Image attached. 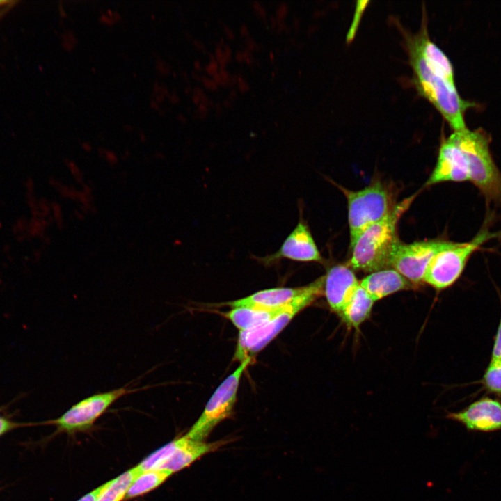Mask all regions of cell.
<instances>
[{
  "mask_svg": "<svg viewBox=\"0 0 501 501\" xmlns=\"http://www.w3.org/2000/svg\"><path fill=\"white\" fill-rule=\"evenodd\" d=\"M416 194L395 204L389 214L367 229L357 239L351 248L349 267L354 270L372 273L390 268L392 253L400 241L397 236V225L408 209Z\"/></svg>",
  "mask_w": 501,
  "mask_h": 501,
  "instance_id": "1",
  "label": "cell"
},
{
  "mask_svg": "<svg viewBox=\"0 0 501 501\" xmlns=\"http://www.w3.org/2000/svg\"><path fill=\"white\" fill-rule=\"evenodd\" d=\"M408 47L417 90L440 113L454 132L466 128L464 113L472 103L463 100L455 84L431 68L414 49Z\"/></svg>",
  "mask_w": 501,
  "mask_h": 501,
  "instance_id": "2",
  "label": "cell"
},
{
  "mask_svg": "<svg viewBox=\"0 0 501 501\" xmlns=\"http://www.w3.org/2000/svg\"><path fill=\"white\" fill-rule=\"evenodd\" d=\"M451 136L466 158L470 182L488 203L501 208V171L493 159L488 135L481 129L466 128Z\"/></svg>",
  "mask_w": 501,
  "mask_h": 501,
  "instance_id": "3",
  "label": "cell"
},
{
  "mask_svg": "<svg viewBox=\"0 0 501 501\" xmlns=\"http://www.w3.org/2000/svg\"><path fill=\"white\" fill-rule=\"evenodd\" d=\"M325 275L308 284L301 296L281 308L272 318L248 331H239L234 360L241 363L264 349L301 310L324 294Z\"/></svg>",
  "mask_w": 501,
  "mask_h": 501,
  "instance_id": "4",
  "label": "cell"
},
{
  "mask_svg": "<svg viewBox=\"0 0 501 501\" xmlns=\"http://www.w3.org/2000/svg\"><path fill=\"white\" fill-rule=\"evenodd\" d=\"M492 216L485 222L474 237L465 242L453 241L432 258L425 271L423 282L441 291L454 285L462 275L471 256L492 239L501 235V231L491 232Z\"/></svg>",
  "mask_w": 501,
  "mask_h": 501,
  "instance_id": "5",
  "label": "cell"
},
{
  "mask_svg": "<svg viewBox=\"0 0 501 501\" xmlns=\"http://www.w3.org/2000/svg\"><path fill=\"white\" fill-rule=\"evenodd\" d=\"M347 200L350 247L369 227L387 216L395 205L391 195L381 182L358 190L343 189Z\"/></svg>",
  "mask_w": 501,
  "mask_h": 501,
  "instance_id": "6",
  "label": "cell"
},
{
  "mask_svg": "<svg viewBox=\"0 0 501 501\" xmlns=\"http://www.w3.org/2000/svg\"><path fill=\"white\" fill-rule=\"evenodd\" d=\"M253 361L247 358L218 386L202 414L186 434L191 440L204 441L213 429L232 413L239 383L244 371Z\"/></svg>",
  "mask_w": 501,
  "mask_h": 501,
  "instance_id": "7",
  "label": "cell"
},
{
  "mask_svg": "<svg viewBox=\"0 0 501 501\" xmlns=\"http://www.w3.org/2000/svg\"><path fill=\"white\" fill-rule=\"evenodd\" d=\"M134 388L129 385L93 395L72 406L61 416L45 422L56 427L58 431L73 434L89 429L118 399L127 395L151 388Z\"/></svg>",
  "mask_w": 501,
  "mask_h": 501,
  "instance_id": "8",
  "label": "cell"
},
{
  "mask_svg": "<svg viewBox=\"0 0 501 501\" xmlns=\"http://www.w3.org/2000/svg\"><path fill=\"white\" fill-rule=\"evenodd\" d=\"M452 243L453 241L443 239L410 244L399 241L392 253L390 267L397 271L413 285L421 283L432 258Z\"/></svg>",
  "mask_w": 501,
  "mask_h": 501,
  "instance_id": "9",
  "label": "cell"
},
{
  "mask_svg": "<svg viewBox=\"0 0 501 501\" xmlns=\"http://www.w3.org/2000/svg\"><path fill=\"white\" fill-rule=\"evenodd\" d=\"M446 418L462 424L469 431H499L501 430V399L483 397L462 411L448 413Z\"/></svg>",
  "mask_w": 501,
  "mask_h": 501,
  "instance_id": "10",
  "label": "cell"
},
{
  "mask_svg": "<svg viewBox=\"0 0 501 501\" xmlns=\"http://www.w3.org/2000/svg\"><path fill=\"white\" fill-rule=\"evenodd\" d=\"M259 259L265 265L272 264L282 259L297 262L323 261L308 225L301 220L285 239L278 251Z\"/></svg>",
  "mask_w": 501,
  "mask_h": 501,
  "instance_id": "11",
  "label": "cell"
},
{
  "mask_svg": "<svg viewBox=\"0 0 501 501\" xmlns=\"http://www.w3.org/2000/svg\"><path fill=\"white\" fill-rule=\"evenodd\" d=\"M467 181L470 182L468 161L450 135L441 143L436 166L425 185Z\"/></svg>",
  "mask_w": 501,
  "mask_h": 501,
  "instance_id": "12",
  "label": "cell"
},
{
  "mask_svg": "<svg viewBox=\"0 0 501 501\" xmlns=\"http://www.w3.org/2000/svg\"><path fill=\"white\" fill-rule=\"evenodd\" d=\"M358 286L359 281L349 267L337 264L329 269L325 274L324 294L331 310L340 315Z\"/></svg>",
  "mask_w": 501,
  "mask_h": 501,
  "instance_id": "13",
  "label": "cell"
},
{
  "mask_svg": "<svg viewBox=\"0 0 501 501\" xmlns=\"http://www.w3.org/2000/svg\"><path fill=\"white\" fill-rule=\"evenodd\" d=\"M308 284L298 287H276L256 292L248 296L230 301L232 308L248 307L265 310L280 309L304 294Z\"/></svg>",
  "mask_w": 501,
  "mask_h": 501,
  "instance_id": "14",
  "label": "cell"
},
{
  "mask_svg": "<svg viewBox=\"0 0 501 501\" xmlns=\"http://www.w3.org/2000/svg\"><path fill=\"white\" fill-rule=\"evenodd\" d=\"M406 44L418 52L431 68L455 84L452 65L443 51L429 38L424 21L418 34L407 38Z\"/></svg>",
  "mask_w": 501,
  "mask_h": 501,
  "instance_id": "15",
  "label": "cell"
},
{
  "mask_svg": "<svg viewBox=\"0 0 501 501\" xmlns=\"http://www.w3.org/2000/svg\"><path fill=\"white\" fill-rule=\"evenodd\" d=\"M359 284L374 301L415 285L392 268L370 273Z\"/></svg>",
  "mask_w": 501,
  "mask_h": 501,
  "instance_id": "16",
  "label": "cell"
},
{
  "mask_svg": "<svg viewBox=\"0 0 501 501\" xmlns=\"http://www.w3.org/2000/svg\"><path fill=\"white\" fill-rule=\"evenodd\" d=\"M221 445L220 442L205 443L193 440L186 435L180 438V443L171 456L161 469H166L173 474L189 466L202 456L215 450Z\"/></svg>",
  "mask_w": 501,
  "mask_h": 501,
  "instance_id": "17",
  "label": "cell"
},
{
  "mask_svg": "<svg viewBox=\"0 0 501 501\" xmlns=\"http://www.w3.org/2000/svg\"><path fill=\"white\" fill-rule=\"evenodd\" d=\"M374 302L359 284L339 315L347 326L357 329L369 317Z\"/></svg>",
  "mask_w": 501,
  "mask_h": 501,
  "instance_id": "18",
  "label": "cell"
},
{
  "mask_svg": "<svg viewBox=\"0 0 501 501\" xmlns=\"http://www.w3.org/2000/svg\"><path fill=\"white\" fill-rule=\"evenodd\" d=\"M280 309L265 310L248 307H234L225 312L224 316L227 317L239 331H244L253 329L269 320Z\"/></svg>",
  "mask_w": 501,
  "mask_h": 501,
  "instance_id": "19",
  "label": "cell"
},
{
  "mask_svg": "<svg viewBox=\"0 0 501 501\" xmlns=\"http://www.w3.org/2000/svg\"><path fill=\"white\" fill-rule=\"evenodd\" d=\"M172 475L171 472L166 469L150 470L141 472L131 484L125 500L135 498L154 490Z\"/></svg>",
  "mask_w": 501,
  "mask_h": 501,
  "instance_id": "20",
  "label": "cell"
},
{
  "mask_svg": "<svg viewBox=\"0 0 501 501\" xmlns=\"http://www.w3.org/2000/svg\"><path fill=\"white\" fill-rule=\"evenodd\" d=\"M139 475L136 467L110 480L108 487L96 501H122L134 479Z\"/></svg>",
  "mask_w": 501,
  "mask_h": 501,
  "instance_id": "21",
  "label": "cell"
},
{
  "mask_svg": "<svg viewBox=\"0 0 501 501\" xmlns=\"http://www.w3.org/2000/svg\"><path fill=\"white\" fill-rule=\"evenodd\" d=\"M179 443L180 438L167 443L145 457L135 466L139 474L147 470L161 469L175 452Z\"/></svg>",
  "mask_w": 501,
  "mask_h": 501,
  "instance_id": "22",
  "label": "cell"
},
{
  "mask_svg": "<svg viewBox=\"0 0 501 501\" xmlns=\"http://www.w3.org/2000/svg\"><path fill=\"white\" fill-rule=\"evenodd\" d=\"M490 394L501 397V360H490L483 376L478 382Z\"/></svg>",
  "mask_w": 501,
  "mask_h": 501,
  "instance_id": "23",
  "label": "cell"
},
{
  "mask_svg": "<svg viewBox=\"0 0 501 501\" xmlns=\"http://www.w3.org/2000/svg\"><path fill=\"white\" fill-rule=\"evenodd\" d=\"M500 303L501 296H500ZM501 360V315L494 337L490 360Z\"/></svg>",
  "mask_w": 501,
  "mask_h": 501,
  "instance_id": "24",
  "label": "cell"
},
{
  "mask_svg": "<svg viewBox=\"0 0 501 501\" xmlns=\"http://www.w3.org/2000/svg\"><path fill=\"white\" fill-rule=\"evenodd\" d=\"M110 481L103 484L102 485L98 486L95 489H93L88 493L86 494L77 501H96L98 497L108 487Z\"/></svg>",
  "mask_w": 501,
  "mask_h": 501,
  "instance_id": "25",
  "label": "cell"
},
{
  "mask_svg": "<svg viewBox=\"0 0 501 501\" xmlns=\"http://www.w3.org/2000/svg\"><path fill=\"white\" fill-rule=\"evenodd\" d=\"M223 45H218L215 49V56L217 62L218 63L221 67H225V66L230 62L231 58L229 57L223 50L222 46Z\"/></svg>",
  "mask_w": 501,
  "mask_h": 501,
  "instance_id": "26",
  "label": "cell"
},
{
  "mask_svg": "<svg viewBox=\"0 0 501 501\" xmlns=\"http://www.w3.org/2000/svg\"><path fill=\"white\" fill-rule=\"evenodd\" d=\"M235 58L238 62H244L248 65H251L254 63L253 57L248 49L244 51H237L235 54Z\"/></svg>",
  "mask_w": 501,
  "mask_h": 501,
  "instance_id": "27",
  "label": "cell"
},
{
  "mask_svg": "<svg viewBox=\"0 0 501 501\" xmlns=\"http://www.w3.org/2000/svg\"><path fill=\"white\" fill-rule=\"evenodd\" d=\"M18 424L0 415V436L17 427Z\"/></svg>",
  "mask_w": 501,
  "mask_h": 501,
  "instance_id": "28",
  "label": "cell"
},
{
  "mask_svg": "<svg viewBox=\"0 0 501 501\" xmlns=\"http://www.w3.org/2000/svg\"><path fill=\"white\" fill-rule=\"evenodd\" d=\"M65 39V48L68 49V51L73 50L76 47L77 44L78 43V40L74 33L73 31H69L66 35Z\"/></svg>",
  "mask_w": 501,
  "mask_h": 501,
  "instance_id": "29",
  "label": "cell"
},
{
  "mask_svg": "<svg viewBox=\"0 0 501 501\" xmlns=\"http://www.w3.org/2000/svg\"><path fill=\"white\" fill-rule=\"evenodd\" d=\"M289 11V6L287 3L282 2L280 3L276 10V19L278 21H282L285 16L287 15Z\"/></svg>",
  "mask_w": 501,
  "mask_h": 501,
  "instance_id": "30",
  "label": "cell"
},
{
  "mask_svg": "<svg viewBox=\"0 0 501 501\" xmlns=\"http://www.w3.org/2000/svg\"><path fill=\"white\" fill-rule=\"evenodd\" d=\"M206 72L212 76H214L219 71V64L216 59H211L205 66Z\"/></svg>",
  "mask_w": 501,
  "mask_h": 501,
  "instance_id": "31",
  "label": "cell"
},
{
  "mask_svg": "<svg viewBox=\"0 0 501 501\" xmlns=\"http://www.w3.org/2000/svg\"><path fill=\"white\" fill-rule=\"evenodd\" d=\"M201 81L203 84V86L208 90H216L218 88V84L214 80V79H211L208 77L202 76L201 77Z\"/></svg>",
  "mask_w": 501,
  "mask_h": 501,
  "instance_id": "32",
  "label": "cell"
},
{
  "mask_svg": "<svg viewBox=\"0 0 501 501\" xmlns=\"http://www.w3.org/2000/svg\"><path fill=\"white\" fill-rule=\"evenodd\" d=\"M156 68L158 72H159L161 74H162L164 75L168 74L170 70V67L168 65V63H166V62H164V61H162L161 59L157 60Z\"/></svg>",
  "mask_w": 501,
  "mask_h": 501,
  "instance_id": "33",
  "label": "cell"
},
{
  "mask_svg": "<svg viewBox=\"0 0 501 501\" xmlns=\"http://www.w3.org/2000/svg\"><path fill=\"white\" fill-rule=\"evenodd\" d=\"M99 20L100 23L106 26H113L116 23L118 22L115 17H109L105 13H103L100 15Z\"/></svg>",
  "mask_w": 501,
  "mask_h": 501,
  "instance_id": "34",
  "label": "cell"
},
{
  "mask_svg": "<svg viewBox=\"0 0 501 501\" xmlns=\"http://www.w3.org/2000/svg\"><path fill=\"white\" fill-rule=\"evenodd\" d=\"M252 6L258 16H260L262 18L266 17V16H267L266 9L262 4L260 3V2H258V1L252 2Z\"/></svg>",
  "mask_w": 501,
  "mask_h": 501,
  "instance_id": "35",
  "label": "cell"
},
{
  "mask_svg": "<svg viewBox=\"0 0 501 501\" xmlns=\"http://www.w3.org/2000/svg\"><path fill=\"white\" fill-rule=\"evenodd\" d=\"M236 83L237 84L239 90L242 92H246L249 90L250 86L239 75L235 76Z\"/></svg>",
  "mask_w": 501,
  "mask_h": 501,
  "instance_id": "36",
  "label": "cell"
},
{
  "mask_svg": "<svg viewBox=\"0 0 501 501\" xmlns=\"http://www.w3.org/2000/svg\"><path fill=\"white\" fill-rule=\"evenodd\" d=\"M207 112L208 106L205 104L200 103L196 111V115L200 118H204L207 116Z\"/></svg>",
  "mask_w": 501,
  "mask_h": 501,
  "instance_id": "37",
  "label": "cell"
},
{
  "mask_svg": "<svg viewBox=\"0 0 501 501\" xmlns=\"http://www.w3.org/2000/svg\"><path fill=\"white\" fill-rule=\"evenodd\" d=\"M246 44L247 46V49L248 51H253L255 49H258L260 48V45H257L255 40L252 38H248L246 40Z\"/></svg>",
  "mask_w": 501,
  "mask_h": 501,
  "instance_id": "38",
  "label": "cell"
},
{
  "mask_svg": "<svg viewBox=\"0 0 501 501\" xmlns=\"http://www.w3.org/2000/svg\"><path fill=\"white\" fill-rule=\"evenodd\" d=\"M104 154H105V157L109 162L113 164L117 161L116 155L115 154V153L113 152L110 151V150H106V151H104Z\"/></svg>",
  "mask_w": 501,
  "mask_h": 501,
  "instance_id": "39",
  "label": "cell"
},
{
  "mask_svg": "<svg viewBox=\"0 0 501 501\" xmlns=\"http://www.w3.org/2000/svg\"><path fill=\"white\" fill-rule=\"evenodd\" d=\"M223 31L228 38L232 40L234 38V31L230 26H228L225 24H223Z\"/></svg>",
  "mask_w": 501,
  "mask_h": 501,
  "instance_id": "40",
  "label": "cell"
},
{
  "mask_svg": "<svg viewBox=\"0 0 501 501\" xmlns=\"http://www.w3.org/2000/svg\"><path fill=\"white\" fill-rule=\"evenodd\" d=\"M168 97L170 102L173 104H177L180 101L179 96L175 91H173L171 94H170Z\"/></svg>",
  "mask_w": 501,
  "mask_h": 501,
  "instance_id": "41",
  "label": "cell"
},
{
  "mask_svg": "<svg viewBox=\"0 0 501 501\" xmlns=\"http://www.w3.org/2000/svg\"><path fill=\"white\" fill-rule=\"evenodd\" d=\"M193 45L196 47V49H199V50H200V51H205V45H204L202 42H200V41H199V40H193Z\"/></svg>",
  "mask_w": 501,
  "mask_h": 501,
  "instance_id": "42",
  "label": "cell"
},
{
  "mask_svg": "<svg viewBox=\"0 0 501 501\" xmlns=\"http://www.w3.org/2000/svg\"><path fill=\"white\" fill-rule=\"evenodd\" d=\"M204 95H205V94L200 95H198V94H196V93H193V95H192L193 102L195 104L199 105V104L201 103V97H202Z\"/></svg>",
  "mask_w": 501,
  "mask_h": 501,
  "instance_id": "43",
  "label": "cell"
},
{
  "mask_svg": "<svg viewBox=\"0 0 501 501\" xmlns=\"http://www.w3.org/2000/svg\"><path fill=\"white\" fill-rule=\"evenodd\" d=\"M240 33H241V35H243V36L248 35L249 31L246 25L243 24L240 26Z\"/></svg>",
  "mask_w": 501,
  "mask_h": 501,
  "instance_id": "44",
  "label": "cell"
},
{
  "mask_svg": "<svg viewBox=\"0 0 501 501\" xmlns=\"http://www.w3.org/2000/svg\"><path fill=\"white\" fill-rule=\"evenodd\" d=\"M165 98V95L163 93H159L158 95H156L155 100L156 102L159 104L161 103Z\"/></svg>",
  "mask_w": 501,
  "mask_h": 501,
  "instance_id": "45",
  "label": "cell"
},
{
  "mask_svg": "<svg viewBox=\"0 0 501 501\" xmlns=\"http://www.w3.org/2000/svg\"><path fill=\"white\" fill-rule=\"evenodd\" d=\"M150 106L152 109L157 110V111L159 110V109H160L159 104L154 100H152L150 101Z\"/></svg>",
  "mask_w": 501,
  "mask_h": 501,
  "instance_id": "46",
  "label": "cell"
},
{
  "mask_svg": "<svg viewBox=\"0 0 501 501\" xmlns=\"http://www.w3.org/2000/svg\"><path fill=\"white\" fill-rule=\"evenodd\" d=\"M82 148L87 152L90 151L92 149L90 143L87 141L83 143Z\"/></svg>",
  "mask_w": 501,
  "mask_h": 501,
  "instance_id": "47",
  "label": "cell"
},
{
  "mask_svg": "<svg viewBox=\"0 0 501 501\" xmlns=\"http://www.w3.org/2000/svg\"><path fill=\"white\" fill-rule=\"evenodd\" d=\"M193 67L196 70L199 71L202 70V65L199 61H194Z\"/></svg>",
  "mask_w": 501,
  "mask_h": 501,
  "instance_id": "48",
  "label": "cell"
},
{
  "mask_svg": "<svg viewBox=\"0 0 501 501\" xmlns=\"http://www.w3.org/2000/svg\"><path fill=\"white\" fill-rule=\"evenodd\" d=\"M177 119H178V120H179L180 122H182V123H185V122H186V120H187L186 118V117H185L183 114H182V113H180V114L177 116Z\"/></svg>",
  "mask_w": 501,
  "mask_h": 501,
  "instance_id": "49",
  "label": "cell"
},
{
  "mask_svg": "<svg viewBox=\"0 0 501 501\" xmlns=\"http://www.w3.org/2000/svg\"><path fill=\"white\" fill-rule=\"evenodd\" d=\"M236 96H237L236 91L234 90H232L230 93V100L232 101V100H234Z\"/></svg>",
  "mask_w": 501,
  "mask_h": 501,
  "instance_id": "50",
  "label": "cell"
},
{
  "mask_svg": "<svg viewBox=\"0 0 501 501\" xmlns=\"http://www.w3.org/2000/svg\"><path fill=\"white\" fill-rule=\"evenodd\" d=\"M139 138H140V140H141L142 142H144V141H145V140H146L145 134L143 132H140V134H139Z\"/></svg>",
  "mask_w": 501,
  "mask_h": 501,
  "instance_id": "51",
  "label": "cell"
},
{
  "mask_svg": "<svg viewBox=\"0 0 501 501\" xmlns=\"http://www.w3.org/2000/svg\"><path fill=\"white\" fill-rule=\"evenodd\" d=\"M192 76H193V79H196V80H198V81H201V77H202L200 76L198 73H196V72H195V73L193 72V73H192Z\"/></svg>",
  "mask_w": 501,
  "mask_h": 501,
  "instance_id": "52",
  "label": "cell"
},
{
  "mask_svg": "<svg viewBox=\"0 0 501 501\" xmlns=\"http://www.w3.org/2000/svg\"><path fill=\"white\" fill-rule=\"evenodd\" d=\"M124 129L126 131L130 132V131L133 130V127L130 125H126L124 126Z\"/></svg>",
  "mask_w": 501,
  "mask_h": 501,
  "instance_id": "53",
  "label": "cell"
},
{
  "mask_svg": "<svg viewBox=\"0 0 501 501\" xmlns=\"http://www.w3.org/2000/svg\"><path fill=\"white\" fill-rule=\"evenodd\" d=\"M223 104L226 107H230L232 106V102L230 100L224 101Z\"/></svg>",
  "mask_w": 501,
  "mask_h": 501,
  "instance_id": "54",
  "label": "cell"
},
{
  "mask_svg": "<svg viewBox=\"0 0 501 501\" xmlns=\"http://www.w3.org/2000/svg\"><path fill=\"white\" fill-rule=\"evenodd\" d=\"M274 57H275V56H274V54L273 53V51H270V53H269V58H270V60H271V61H273Z\"/></svg>",
  "mask_w": 501,
  "mask_h": 501,
  "instance_id": "55",
  "label": "cell"
},
{
  "mask_svg": "<svg viewBox=\"0 0 501 501\" xmlns=\"http://www.w3.org/2000/svg\"><path fill=\"white\" fill-rule=\"evenodd\" d=\"M9 3H10V1H0V6H5L6 4Z\"/></svg>",
  "mask_w": 501,
  "mask_h": 501,
  "instance_id": "56",
  "label": "cell"
},
{
  "mask_svg": "<svg viewBox=\"0 0 501 501\" xmlns=\"http://www.w3.org/2000/svg\"><path fill=\"white\" fill-rule=\"evenodd\" d=\"M61 14H62L63 16H66V13H65L64 9H63V5H61Z\"/></svg>",
  "mask_w": 501,
  "mask_h": 501,
  "instance_id": "57",
  "label": "cell"
},
{
  "mask_svg": "<svg viewBox=\"0 0 501 501\" xmlns=\"http://www.w3.org/2000/svg\"><path fill=\"white\" fill-rule=\"evenodd\" d=\"M190 91H191V88H190V87L188 86V87H186V88H185L184 93H185L186 94H189V93H190Z\"/></svg>",
  "mask_w": 501,
  "mask_h": 501,
  "instance_id": "58",
  "label": "cell"
},
{
  "mask_svg": "<svg viewBox=\"0 0 501 501\" xmlns=\"http://www.w3.org/2000/svg\"><path fill=\"white\" fill-rule=\"evenodd\" d=\"M151 19H152V20H154V19H155V16H154V15H151Z\"/></svg>",
  "mask_w": 501,
  "mask_h": 501,
  "instance_id": "59",
  "label": "cell"
}]
</instances>
